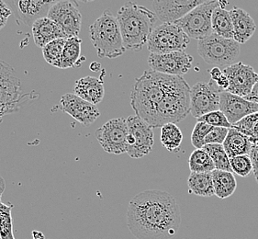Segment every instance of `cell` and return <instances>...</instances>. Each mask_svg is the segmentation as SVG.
Listing matches in <instances>:
<instances>
[{"label": "cell", "instance_id": "obj_32", "mask_svg": "<svg viewBox=\"0 0 258 239\" xmlns=\"http://www.w3.org/2000/svg\"><path fill=\"white\" fill-rule=\"evenodd\" d=\"M232 172L238 176L246 177L253 171V164L249 155H241L230 158Z\"/></svg>", "mask_w": 258, "mask_h": 239}, {"label": "cell", "instance_id": "obj_41", "mask_svg": "<svg viewBox=\"0 0 258 239\" xmlns=\"http://www.w3.org/2000/svg\"><path fill=\"white\" fill-rule=\"evenodd\" d=\"M210 74H211L212 81L215 82V81H217L219 78L222 77V71L218 67H215V68H212V70L210 71Z\"/></svg>", "mask_w": 258, "mask_h": 239}, {"label": "cell", "instance_id": "obj_30", "mask_svg": "<svg viewBox=\"0 0 258 239\" xmlns=\"http://www.w3.org/2000/svg\"><path fill=\"white\" fill-rule=\"evenodd\" d=\"M67 41H68V38L56 39L42 48L43 58L48 64H50L51 66L55 68L58 67Z\"/></svg>", "mask_w": 258, "mask_h": 239}, {"label": "cell", "instance_id": "obj_37", "mask_svg": "<svg viewBox=\"0 0 258 239\" xmlns=\"http://www.w3.org/2000/svg\"><path fill=\"white\" fill-rule=\"evenodd\" d=\"M252 143H253V147L249 156L251 157L252 164H253V175L258 184V139L253 138Z\"/></svg>", "mask_w": 258, "mask_h": 239}, {"label": "cell", "instance_id": "obj_5", "mask_svg": "<svg viewBox=\"0 0 258 239\" xmlns=\"http://www.w3.org/2000/svg\"><path fill=\"white\" fill-rule=\"evenodd\" d=\"M90 39L99 58L119 57L126 52L117 17L105 11L89 27Z\"/></svg>", "mask_w": 258, "mask_h": 239}, {"label": "cell", "instance_id": "obj_10", "mask_svg": "<svg viewBox=\"0 0 258 239\" xmlns=\"http://www.w3.org/2000/svg\"><path fill=\"white\" fill-rule=\"evenodd\" d=\"M128 135L129 128L125 118L109 119L95 133L103 150L112 155H121L127 152Z\"/></svg>", "mask_w": 258, "mask_h": 239}, {"label": "cell", "instance_id": "obj_29", "mask_svg": "<svg viewBox=\"0 0 258 239\" xmlns=\"http://www.w3.org/2000/svg\"><path fill=\"white\" fill-rule=\"evenodd\" d=\"M203 149L211 156L217 170L233 173L230 164V157L222 145H206L203 146Z\"/></svg>", "mask_w": 258, "mask_h": 239}, {"label": "cell", "instance_id": "obj_15", "mask_svg": "<svg viewBox=\"0 0 258 239\" xmlns=\"http://www.w3.org/2000/svg\"><path fill=\"white\" fill-rule=\"evenodd\" d=\"M60 103L63 112L70 115L86 127L92 125L100 116V111L96 105L84 100L75 93L62 95Z\"/></svg>", "mask_w": 258, "mask_h": 239}, {"label": "cell", "instance_id": "obj_31", "mask_svg": "<svg viewBox=\"0 0 258 239\" xmlns=\"http://www.w3.org/2000/svg\"><path fill=\"white\" fill-rule=\"evenodd\" d=\"M11 206L0 202V238L16 239L13 234Z\"/></svg>", "mask_w": 258, "mask_h": 239}, {"label": "cell", "instance_id": "obj_33", "mask_svg": "<svg viewBox=\"0 0 258 239\" xmlns=\"http://www.w3.org/2000/svg\"><path fill=\"white\" fill-rule=\"evenodd\" d=\"M232 128L240 131L249 137L258 139V112L245 117L237 124L232 125Z\"/></svg>", "mask_w": 258, "mask_h": 239}, {"label": "cell", "instance_id": "obj_6", "mask_svg": "<svg viewBox=\"0 0 258 239\" xmlns=\"http://www.w3.org/2000/svg\"><path fill=\"white\" fill-rule=\"evenodd\" d=\"M198 53L207 64L225 68L236 64L240 43L233 39H225L212 33L199 42Z\"/></svg>", "mask_w": 258, "mask_h": 239}, {"label": "cell", "instance_id": "obj_27", "mask_svg": "<svg viewBox=\"0 0 258 239\" xmlns=\"http://www.w3.org/2000/svg\"><path fill=\"white\" fill-rule=\"evenodd\" d=\"M160 138L164 147L170 152H175L180 148L183 135L177 125L168 124L161 128Z\"/></svg>", "mask_w": 258, "mask_h": 239}, {"label": "cell", "instance_id": "obj_20", "mask_svg": "<svg viewBox=\"0 0 258 239\" xmlns=\"http://www.w3.org/2000/svg\"><path fill=\"white\" fill-rule=\"evenodd\" d=\"M31 31L35 44L41 49L56 39L67 38L61 28L48 17L35 21L31 27Z\"/></svg>", "mask_w": 258, "mask_h": 239}, {"label": "cell", "instance_id": "obj_42", "mask_svg": "<svg viewBox=\"0 0 258 239\" xmlns=\"http://www.w3.org/2000/svg\"><path fill=\"white\" fill-rule=\"evenodd\" d=\"M32 235H33V239H45L43 234L41 232H38V231H33Z\"/></svg>", "mask_w": 258, "mask_h": 239}, {"label": "cell", "instance_id": "obj_11", "mask_svg": "<svg viewBox=\"0 0 258 239\" xmlns=\"http://www.w3.org/2000/svg\"><path fill=\"white\" fill-rule=\"evenodd\" d=\"M61 28L67 38L78 37L81 30L82 15L78 3L75 1H57L50 9L48 16Z\"/></svg>", "mask_w": 258, "mask_h": 239}, {"label": "cell", "instance_id": "obj_3", "mask_svg": "<svg viewBox=\"0 0 258 239\" xmlns=\"http://www.w3.org/2000/svg\"><path fill=\"white\" fill-rule=\"evenodd\" d=\"M190 113V88L182 77L171 76L166 92L148 125L162 128L168 124H177Z\"/></svg>", "mask_w": 258, "mask_h": 239}, {"label": "cell", "instance_id": "obj_16", "mask_svg": "<svg viewBox=\"0 0 258 239\" xmlns=\"http://www.w3.org/2000/svg\"><path fill=\"white\" fill-rule=\"evenodd\" d=\"M220 110L232 126L249 115L258 112V104L237 95L222 91L220 93Z\"/></svg>", "mask_w": 258, "mask_h": 239}, {"label": "cell", "instance_id": "obj_13", "mask_svg": "<svg viewBox=\"0 0 258 239\" xmlns=\"http://www.w3.org/2000/svg\"><path fill=\"white\" fill-rule=\"evenodd\" d=\"M229 80V89L226 92L242 98L247 97L258 82V74L253 68L242 62H238L222 70Z\"/></svg>", "mask_w": 258, "mask_h": 239}, {"label": "cell", "instance_id": "obj_18", "mask_svg": "<svg viewBox=\"0 0 258 239\" xmlns=\"http://www.w3.org/2000/svg\"><path fill=\"white\" fill-rule=\"evenodd\" d=\"M57 1H41V0H17L9 2L18 18L24 24L32 27L35 21L48 16L50 9Z\"/></svg>", "mask_w": 258, "mask_h": 239}, {"label": "cell", "instance_id": "obj_19", "mask_svg": "<svg viewBox=\"0 0 258 239\" xmlns=\"http://www.w3.org/2000/svg\"><path fill=\"white\" fill-rule=\"evenodd\" d=\"M230 14L233 26V40L240 44L249 41L256 30L253 18L248 12L237 7L230 11Z\"/></svg>", "mask_w": 258, "mask_h": 239}, {"label": "cell", "instance_id": "obj_22", "mask_svg": "<svg viewBox=\"0 0 258 239\" xmlns=\"http://www.w3.org/2000/svg\"><path fill=\"white\" fill-rule=\"evenodd\" d=\"M224 150L230 158L241 155H250L253 143L251 138L234 128H230L223 143Z\"/></svg>", "mask_w": 258, "mask_h": 239}, {"label": "cell", "instance_id": "obj_38", "mask_svg": "<svg viewBox=\"0 0 258 239\" xmlns=\"http://www.w3.org/2000/svg\"><path fill=\"white\" fill-rule=\"evenodd\" d=\"M11 15V9L10 5L5 1L0 0V30L6 26Z\"/></svg>", "mask_w": 258, "mask_h": 239}, {"label": "cell", "instance_id": "obj_26", "mask_svg": "<svg viewBox=\"0 0 258 239\" xmlns=\"http://www.w3.org/2000/svg\"><path fill=\"white\" fill-rule=\"evenodd\" d=\"M81 43L82 40L79 37L68 38L64 44L62 56L58 65V68L67 69V68H76L81 65L80 54H81Z\"/></svg>", "mask_w": 258, "mask_h": 239}, {"label": "cell", "instance_id": "obj_24", "mask_svg": "<svg viewBox=\"0 0 258 239\" xmlns=\"http://www.w3.org/2000/svg\"><path fill=\"white\" fill-rule=\"evenodd\" d=\"M215 195L220 199L231 197L237 188V182L232 172L213 170L212 172Z\"/></svg>", "mask_w": 258, "mask_h": 239}, {"label": "cell", "instance_id": "obj_40", "mask_svg": "<svg viewBox=\"0 0 258 239\" xmlns=\"http://www.w3.org/2000/svg\"><path fill=\"white\" fill-rule=\"evenodd\" d=\"M244 99L248 100V101H251V102H254L258 104V82L255 84V86L253 87L252 92L248 95L247 97H245Z\"/></svg>", "mask_w": 258, "mask_h": 239}, {"label": "cell", "instance_id": "obj_23", "mask_svg": "<svg viewBox=\"0 0 258 239\" xmlns=\"http://www.w3.org/2000/svg\"><path fill=\"white\" fill-rule=\"evenodd\" d=\"M227 2L219 1L214 9L212 17V27L213 33L225 39H233V26L230 11L225 10Z\"/></svg>", "mask_w": 258, "mask_h": 239}, {"label": "cell", "instance_id": "obj_39", "mask_svg": "<svg viewBox=\"0 0 258 239\" xmlns=\"http://www.w3.org/2000/svg\"><path fill=\"white\" fill-rule=\"evenodd\" d=\"M215 83L217 85L219 89L223 90V92L227 91V89H229V80H228L227 77L223 73H222V77L219 78L217 81H215Z\"/></svg>", "mask_w": 258, "mask_h": 239}, {"label": "cell", "instance_id": "obj_7", "mask_svg": "<svg viewBox=\"0 0 258 239\" xmlns=\"http://www.w3.org/2000/svg\"><path fill=\"white\" fill-rule=\"evenodd\" d=\"M190 42L189 37L175 23H162L152 31L147 42L151 53L164 54L184 52Z\"/></svg>", "mask_w": 258, "mask_h": 239}, {"label": "cell", "instance_id": "obj_14", "mask_svg": "<svg viewBox=\"0 0 258 239\" xmlns=\"http://www.w3.org/2000/svg\"><path fill=\"white\" fill-rule=\"evenodd\" d=\"M220 91L211 83L198 82L190 89V113L199 119L220 109Z\"/></svg>", "mask_w": 258, "mask_h": 239}, {"label": "cell", "instance_id": "obj_1", "mask_svg": "<svg viewBox=\"0 0 258 239\" xmlns=\"http://www.w3.org/2000/svg\"><path fill=\"white\" fill-rule=\"evenodd\" d=\"M180 224L179 206L165 191H145L128 205L127 225L135 238L171 239Z\"/></svg>", "mask_w": 258, "mask_h": 239}, {"label": "cell", "instance_id": "obj_35", "mask_svg": "<svg viewBox=\"0 0 258 239\" xmlns=\"http://www.w3.org/2000/svg\"><path fill=\"white\" fill-rule=\"evenodd\" d=\"M212 129V126L211 125L198 122L193 129L192 135H191L192 146L196 147L197 149L203 148V146H205V144H204L205 138Z\"/></svg>", "mask_w": 258, "mask_h": 239}, {"label": "cell", "instance_id": "obj_36", "mask_svg": "<svg viewBox=\"0 0 258 239\" xmlns=\"http://www.w3.org/2000/svg\"><path fill=\"white\" fill-rule=\"evenodd\" d=\"M229 129L222 127H212V130L207 135L204 144L206 145H223L227 137Z\"/></svg>", "mask_w": 258, "mask_h": 239}, {"label": "cell", "instance_id": "obj_21", "mask_svg": "<svg viewBox=\"0 0 258 239\" xmlns=\"http://www.w3.org/2000/svg\"><path fill=\"white\" fill-rule=\"evenodd\" d=\"M74 92L89 103L97 105L101 102L105 95L103 81L93 77L80 78L76 82Z\"/></svg>", "mask_w": 258, "mask_h": 239}, {"label": "cell", "instance_id": "obj_25", "mask_svg": "<svg viewBox=\"0 0 258 239\" xmlns=\"http://www.w3.org/2000/svg\"><path fill=\"white\" fill-rule=\"evenodd\" d=\"M187 185L189 193L202 197H212L215 195L212 173L191 172Z\"/></svg>", "mask_w": 258, "mask_h": 239}, {"label": "cell", "instance_id": "obj_17", "mask_svg": "<svg viewBox=\"0 0 258 239\" xmlns=\"http://www.w3.org/2000/svg\"><path fill=\"white\" fill-rule=\"evenodd\" d=\"M204 2V0H156L152 5L158 20L163 23H175Z\"/></svg>", "mask_w": 258, "mask_h": 239}, {"label": "cell", "instance_id": "obj_4", "mask_svg": "<svg viewBox=\"0 0 258 239\" xmlns=\"http://www.w3.org/2000/svg\"><path fill=\"white\" fill-rule=\"evenodd\" d=\"M171 76L145 71L135 79V87L131 93V106L141 119L149 124L155 109L164 98Z\"/></svg>", "mask_w": 258, "mask_h": 239}, {"label": "cell", "instance_id": "obj_12", "mask_svg": "<svg viewBox=\"0 0 258 239\" xmlns=\"http://www.w3.org/2000/svg\"><path fill=\"white\" fill-rule=\"evenodd\" d=\"M193 57L185 52H174L164 54L150 53L148 65L157 73L182 77L192 68Z\"/></svg>", "mask_w": 258, "mask_h": 239}, {"label": "cell", "instance_id": "obj_43", "mask_svg": "<svg viewBox=\"0 0 258 239\" xmlns=\"http://www.w3.org/2000/svg\"><path fill=\"white\" fill-rule=\"evenodd\" d=\"M1 194H2V193H1V192H0V199H1Z\"/></svg>", "mask_w": 258, "mask_h": 239}, {"label": "cell", "instance_id": "obj_2", "mask_svg": "<svg viewBox=\"0 0 258 239\" xmlns=\"http://www.w3.org/2000/svg\"><path fill=\"white\" fill-rule=\"evenodd\" d=\"M117 19L126 51H141L148 42L157 17L144 6L128 2L119 9Z\"/></svg>", "mask_w": 258, "mask_h": 239}, {"label": "cell", "instance_id": "obj_34", "mask_svg": "<svg viewBox=\"0 0 258 239\" xmlns=\"http://www.w3.org/2000/svg\"><path fill=\"white\" fill-rule=\"evenodd\" d=\"M197 121L199 123H204L207 125H211L212 127H222L227 129L232 128V125L229 123L226 116L223 114L220 109L204 115L201 118L197 119Z\"/></svg>", "mask_w": 258, "mask_h": 239}, {"label": "cell", "instance_id": "obj_28", "mask_svg": "<svg viewBox=\"0 0 258 239\" xmlns=\"http://www.w3.org/2000/svg\"><path fill=\"white\" fill-rule=\"evenodd\" d=\"M188 164L191 172L195 173H212L216 169L211 156L203 148L196 149L191 153Z\"/></svg>", "mask_w": 258, "mask_h": 239}, {"label": "cell", "instance_id": "obj_9", "mask_svg": "<svg viewBox=\"0 0 258 239\" xmlns=\"http://www.w3.org/2000/svg\"><path fill=\"white\" fill-rule=\"evenodd\" d=\"M129 135L127 137V154L132 158H141L148 155L154 146V131L137 115L127 118Z\"/></svg>", "mask_w": 258, "mask_h": 239}, {"label": "cell", "instance_id": "obj_8", "mask_svg": "<svg viewBox=\"0 0 258 239\" xmlns=\"http://www.w3.org/2000/svg\"><path fill=\"white\" fill-rule=\"evenodd\" d=\"M218 4L219 1H205L203 4L198 6L179 21L175 22V24L180 27L182 31L189 38H193L199 42L204 40L213 33L212 27V13Z\"/></svg>", "mask_w": 258, "mask_h": 239}]
</instances>
